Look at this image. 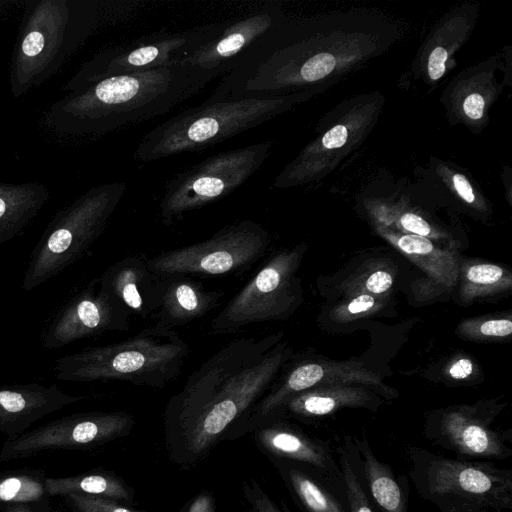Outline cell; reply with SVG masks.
Wrapping results in <instances>:
<instances>
[{
  "instance_id": "603a6c76",
  "label": "cell",
  "mask_w": 512,
  "mask_h": 512,
  "mask_svg": "<svg viewBox=\"0 0 512 512\" xmlns=\"http://www.w3.org/2000/svg\"><path fill=\"white\" fill-rule=\"evenodd\" d=\"M46 491L50 497H65L69 494L99 496L110 499L132 500L133 492L118 476L95 471L70 477H47Z\"/></svg>"
},
{
  "instance_id": "8fae6325",
  "label": "cell",
  "mask_w": 512,
  "mask_h": 512,
  "mask_svg": "<svg viewBox=\"0 0 512 512\" xmlns=\"http://www.w3.org/2000/svg\"><path fill=\"white\" fill-rule=\"evenodd\" d=\"M298 253L271 256L211 321L214 333H232L249 325L282 318L295 299L292 277Z\"/></svg>"
},
{
  "instance_id": "cb8c5ba5",
  "label": "cell",
  "mask_w": 512,
  "mask_h": 512,
  "mask_svg": "<svg viewBox=\"0 0 512 512\" xmlns=\"http://www.w3.org/2000/svg\"><path fill=\"white\" fill-rule=\"evenodd\" d=\"M343 474L350 512H376L369 493L359 450L352 437L345 436L335 448Z\"/></svg>"
},
{
  "instance_id": "4dcf8cb0",
  "label": "cell",
  "mask_w": 512,
  "mask_h": 512,
  "mask_svg": "<svg viewBox=\"0 0 512 512\" xmlns=\"http://www.w3.org/2000/svg\"><path fill=\"white\" fill-rule=\"evenodd\" d=\"M504 276L501 267L493 264H476L466 273L467 280L476 286H491L498 283Z\"/></svg>"
},
{
  "instance_id": "83f0119b",
  "label": "cell",
  "mask_w": 512,
  "mask_h": 512,
  "mask_svg": "<svg viewBox=\"0 0 512 512\" xmlns=\"http://www.w3.org/2000/svg\"><path fill=\"white\" fill-rule=\"evenodd\" d=\"M63 498L76 512H143L127 508L116 500L105 497L72 493Z\"/></svg>"
},
{
  "instance_id": "f1b7e54d",
  "label": "cell",
  "mask_w": 512,
  "mask_h": 512,
  "mask_svg": "<svg viewBox=\"0 0 512 512\" xmlns=\"http://www.w3.org/2000/svg\"><path fill=\"white\" fill-rule=\"evenodd\" d=\"M336 64L333 55L325 52L308 58L299 68L298 75L303 81L313 82L326 77Z\"/></svg>"
},
{
  "instance_id": "f35d334b",
  "label": "cell",
  "mask_w": 512,
  "mask_h": 512,
  "mask_svg": "<svg viewBox=\"0 0 512 512\" xmlns=\"http://www.w3.org/2000/svg\"><path fill=\"white\" fill-rule=\"evenodd\" d=\"M1 512H52L49 500L35 503L13 504L0 509Z\"/></svg>"
},
{
  "instance_id": "ab89813d",
  "label": "cell",
  "mask_w": 512,
  "mask_h": 512,
  "mask_svg": "<svg viewBox=\"0 0 512 512\" xmlns=\"http://www.w3.org/2000/svg\"><path fill=\"white\" fill-rule=\"evenodd\" d=\"M375 304V299L369 294H362L353 299L346 307L350 314H359L370 310Z\"/></svg>"
},
{
  "instance_id": "e575fe53",
  "label": "cell",
  "mask_w": 512,
  "mask_h": 512,
  "mask_svg": "<svg viewBox=\"0 0 512 512\" xmlns=\"http://www.w3.org/2000/svg\"><path fill=\"white\" fill-rule=\"evenodd\" d=\"M447 52L442 47H436L430 54L428 60V73L432 80H437L445 72Z\"/></svg>"
},
{
  "instance_id": "52a82bcc",
  "label": "cell",
  "mask_w": 512,
  "mask_h": 512,
  "mask_svg": "<svg viewBox=\"0 0 512 512\" xmlns=\"http://www.w3.org/2000/svg\"><path fill=\"white\" fill-rule=\"evenodd\" d=\"M125 182L94 186L60 209L31 252L21 288L32 291L77 262L104 231Z\"/></svg>"
},
{
  "instance_id": "5bb4252c",
  "label": "cell",
  "mask_w": 512,
  "mask_h": 512,
  "mask_svg": "<svg viewBox=\"0 0 512 512\" xmlns=\"http://www.w3.org/2000/svg\"><path fill=\"white\" fill-rule=\"evenodd\" d=\"M491 414L453 409L431 418L425 437L460 460H506L512 456L511 434L491 428Z\"/></svg>"
},
{
  "instance_id": "9c48e42d",
  "label": "cell",
  "mask_w": 512,
  "mask_h": 512,
  "mask_svg": "<svg viewBox=\"0 0 512 512\" xmlns=\"http://www.w3.org/2000/svg\"><path fill=\"white\" fill-rule=\"evenodd\" d=\"M270 142L212 155L179 173L165 186L160 201V217L169 225L186 213L216 202L240 187L264 163Z\"/></svg>"
},
{
  "instance_id": "e0dca14e",
  "label": "cell",
  "mask_w": 512,
  "mask_h": 512,
  "mask_svg": "<svg viewBox=\"0 0 512 512\" xmlns=\"http://www.w3.org/2000/svg\"><path fill=\"white\" fill-rule=\"evenodd\" d=\"M85 398L67 394L56 385H0V433L17 437L43 417Z\"/></svg>"
},
{
  "instance_id": "484cf974",
  "label": "cell",
  "mask_w": 512,
  "mask_h": 512,
  "mask_svg": "<svg viewBox=\"0 0 512 512\" xmlns=\"http://www.w3.org/2000/svg\"><path fill=\"white\" fill-rule=\"evenodd\" d=\"M44 473L36 470L7 471L0 474V509L23 503L49 500Z\"/></svg>"
},
{
  "instance_id": "74e56055",
  "label": "cell",
  "mask_w": 512,
  "mask_h": 512,
  "mask_svg": "<svg viewBox=\"0 0 512 512\" xmlns=\"http://www.w3.org/2000/svg\"><path fill=\"white\" fill-rule=\"evenodd\" d=\"M484 105L483 97L478 93H473L465 99L463 109L469 118L477 120L483 115Z\"/></svg>"
},
{
  "instance_id": "ba28073f",
  "label": "cell",
  "mask_w": 512,
  "mask_h": 512,
  "mask_svg": "<svg viewBox=\"0 0 512 512\" xmlns=\"http://www.w3.org/2000/svg\"><path fill=\"white\" fill-rule=\"evenodd\" d=\"M270 243L267 230L252 220L230 224L201 242L147 258L159 278L214 277L243 272L260 260Z\"/></svg>"
},
{
  "instance_id": "d6986e66",
  "label": "cell",
  "mask_w": 512,
  "mask_h": 512,
  "mask_svg": "<svg viewBox=\"0 0 512 512\" xmlns=\"http://www.w3.org/2000/svg\"><path fill=\"white\" fill-rule=\"evenodd\" d=\"M223 295L188 277L160 278L155 325L172 329L189 324L214 310Z\"/></svg>"
},
{
  "instance_id": "ffe728a7",
  "label": "cell",
  "mask_w": 512,
  "mask_h": 512,
  "mask_svg": "<svg viewBox=\"0 0 512 512\" xmlns=\"http://www.w3.org/2000/svg\"><path fill=\"white\" fill-rule=\"evenodd\" d=\"M279 472L297 505L304 512H350L346 489L306 465L278 460Z\"/></svg>"
},
{
  "instance_id": "8d00e7d4",
  "label": "cell",
  "mask_w": 512,
  "mask_h": 512,
  "mask_svg": "<svg viewBox=\"0 0 512 512\" xmlns=\"http://www.w3.org/2000/svg\"><path fill=\"white\" fill-rule=\"evenodd\" d=\"M347 137V128L344 125H336L323 136L322 144L328 149L339 148L346 143Z\"/></svg>"
},
{
  "instance_id": "2e32d148",
  "label": "cell",
  "mask_w": 512,
  "mask_h": 512,
  "mask_svg": "<svg viewBox=\"0 0 512 512\" xmlns=\"http://www.w3.org/2000/svg\"><path fill=\"white\" fill-rule=\"evenodd\" d=\"M256 442L271 456L306 465L345 486L343 474L329 442L273 419L255 432Z\"/></svg>"
},
{
  "instance_id": "4fadbf2b",
  "label": "cell",
  "mask_w": 512,
  "mask_h": 512,
  "mask_svg": "<svg viewBox=\"0 0 512 512\" xmlns=\"http://www.w3.org/2000/svg\"><path fill=\"white\" fill-rule=\"evenodd\" d=\"M131 315L99 283L91 280L50 317L40 341L44 349L62 348L72 342L110 332L127 331Z\"/></svg>"
},
{
  "instance_id": "7c38bea8",
  "label": "cell",
  "mask_w": 512,
  "mask_h": 512,
  "mask_svg": "<svg viewBox=\"0 0 512 512\" xmlns=\"http://www.w3.org/2000/svg\"><path fill=\"white\" fill-rule=\"evenodd\" d=\"M133 424L124 411L71 414L8 438L0 450V462L45 450L91 448L128 434Z\"/></svg>"
},
{
  "instance_id": "60d3db41",
  "label": "cell",
  "mask_w": 512,
  "mask_h": 512,
  "mask_svg": "<svg viewBox=\"0 0 512 512\" xmlns=\"http://www.w3.org/2000/svg\"><path fill=\"white\" fill-rule=\"evenodd\" d=\"M473 363L471 360L462 358L454 362L449 368V374L454 379H465L471 375Z\"/></svg>"
},
{
  "instance_id": "7402d4cb",
  "label": "cell",
  "mask_w": 512,
  "mask_h": 512,
  "mask_svg": "<svg viewBox=\"0 0 512 512\" xmlns=\"http://www.w3.org/2000/svg\"><path fill=\"white\" fill-rule=\"evenodd\" d=\"M40 182H0V245L21 233L49 199Z\"/></svg>"
},
{
  "instance_id": "1f68e13d",
  "label": "cell",
  "mask_w": 512,
  "mask_h": 512,
  "mask_svg": "<svg viewBox=\"0 0 512 512\" xmlns=\"http://www.w3.org/2000/svg\"><path fill=\"white\" fill-rule=\"evenodd\" d=\"M402 227L412 232L413 235L426 237L431 234V227L420 216L413 213H406L400 218Z\"/></svg>"
},
{
  "instance_id": "d6a6232c",
  "label": "cell",
  "mask_w": 512,
  "mask_h": 512,
  "mask_svg": "<svg viewBox=\"0 0 512 512\" xmlns=\"http://www.w3.org/2000/svg\"><path fill=\"white\" fill-rule=\"evenodd\" d=\"M393 284V277L386 271H375L366 280V289L374 294L386 292Z\"/></svg>"
},
{
  "instance_id": "8992f818",
  "label": "cell",
  "mask_w": 512,
  "mask_h": 512,
  "mask_svg": "<svg viewBox=\"0 0 512 512\" xmlns=\"http://www.w3.org/2000/svg\"><path fill=\"white\" fill-rule=\"evenodd\" d=\"M282 97L206 100L185 109L144 135L135 158L148 162L198 152L253 129L283 111Z\"/></svg>"
},
{
  "instance_id": "836d02e7",
  "label": "cell",
  "mask_w": 512,
  "mask_h": 512,
  "mask_svg": "<svg viewBox=\"0 0 512 512\" xmlns=\"http://www.w3.org/2000/svg\"><path fill=\"white\" fill-rule=\"evenodd\" d=\"M480 332L486 336L504 337L512 332V322L509 319H493L482 323Z\"/></svg>"
},
{
  "instance_id": "6da1fadb",
  "label": "cell",
  "mask_w": 512,
  "mask_h": 512,
  "mask_svg": "<svg viewBox=\"0 0 512 512\" xmlns=\"http://www.w3.org/2000/svg\"><path fill=\"white\" fill-rule=\"evenodd\" d=\"M288 355L282 333H274L234 339L203 362L165 408L167 439L179 461L202 459L229 428L244 423Z\"/></svg>"
},
{
  "instance_id": "5b68a950",
  "label": "cell",
  "mask_w": 512,
  "mask_h": 512,
  "mask_svg": "<svg viewBox=\"0 0 512 512\" xmlns=\"http://www.w3.org/2000/svg\"><path fill=\"white\" fill-rule=\"evenodd\" d=\"M408 478L440 512H512V470L405 444Z\"/></svg>"
},
{
  "instance_id": "9a60e30c",
  "label": "cell",
  "mask_w": 512,
  "mask_h": 512,
  "mask_svg": "<svg viewBox=\"0 0 512 512\" xmlns=\"http://www.w3.org/2000/svg\"><path fill=\"white\" fill-rule=\"evenodd\" d=\"M276 8L262 7L239 19L225 23L214 39L202 45L182 64L211 76H225L239 66L248 52L278 27Z\"/></svg>"
},
{
  "instance_id": "d4e9b609",
  "label": "cell",
  "mask_w": 512,
  "mask_h": 512,
  "mask_svg": "<svg viewBox=\"0 0 512 512\" xmlns=\"http://www.w3.org/2000/svg\"><path fill=\"white\" fill-rule=\"evenodd\" d=\"M368 398L365 395L349 391L336 392H303L291 398L283 407L280 415L288 411L301 417L326 416L340 407L367 406Z\"/></svg>"
},
{
  "instance_id": "b9f144b4",
  "label": "cell",
  "mask_w": 512,
  "mask_h": 512,
  "mask_svg": "<svg viewBox=\"0 0 512 512\" xmlns=\"http://www.w3.org/2000/svg\"><path fill=\"white\" fill-rule=\"evenodd\" d=\"M453 183L458 194L468 203H472L475 199L472 187L468 180L461 174L453 177Z\"/></svg>"
},
{
  "instance_id": "f546056e",
  "label": "cell",
  "mask_w": 512,
  "mask_h": 512,
  "mask_svg": "<svg viewBox=\"0 0 512 512\" xmlns=\"http://www.w3.org/2000/svg\"><path fill=\"white\" fill-rule=\"evenodd\" d=\"M244 496L251 507V512H289L278 505L254 481L244 484Z\"/></svg>"
},
{
  "instance_id": "3957f363",
  "label": "cell",
  "mask_w": 512,
  "mask_h": 512,
  "mask_svg": "<svg viewBox=\"0 0 512 512\" xmlns=\"http://www.w3.org/2000/svg\"><path fill=\"white\" fill-rule=\"evenodd\" d=\"M96 0H33L27 3L9 68L14 98L55 75L96 31Z\"/></svg>"
},
{
  "instance_id": "d590c367",
  "label": "cell",
  "mask_w": 512,
  "mask_h": 512,
  "mask_svg": "<svg viewBox=\"0 0 512 512\" xmlns=\"http://www.w3.org/2000/svg\"><path fill=\"white\" fill-rule=\"evenodd\" d=\"M181 512H215V501L212 493L202 491Z\"/></svg>"
},
{
  "instance_id": "ac0fdd59",
  "label": "cell",
  "mask_w": 512,
  "mask_h": 512,
  "mask_svg": "<svg viewBox=\"0 0 512 512\" xmlns=\"http://www.w3.org/2000/svg\"><path fill=\"white\" fill-rule=\"evenodd\" d=\"M100 285L131 316L153 318L159 297L160 278L154 275L142 257H126L109 266L98 277Z\"/></svg>"
},
{
  "instance_id": "44dd1931",
  "label": "cell",
  "mask_w": 512,
  "mask_h": 512,
  "mask_svg": "<svg viewBox=\"0 0 512 512\" xmlns=\"http://www.w3.org/2000/svg\"><path fill=\"white\" fill-rule=\"evenodd\" d=\"M361 455L369 493L376 512H408L409 478L396 476L392 467L380 461L368 439L353 438Z\"/></svg>"
},
{
  "instance_id": "277c9868",
  "label": "cell",
  "mask_w": 512,
  "mask_h": 512,
  "mask_svg": "<svg viewBox=\"0 0 512 512\" xmlns=\"http://www.w3.org/2000/svg\"><path fill=\"white\" fill-rule=\"evenodd\" d=\"M189 353L176 331L154 325L120 342L64 355L54 362L53 374L61 381L162 388L181 374Z\"/></svg>"
},
{
  "instance_id": "4316f807",
  "label": "cell",
  "mask_w": 512,
  "mask_h": 512,
  "mask_svg": "<svg viewBox=\"0 0 512 512\" xmlns=\"http://www.w3.org/2000/svg\"><path fill=\"white\" fill-rule=\"evenodd\" d=\"M395 242L403 252L422 264L436 279L446 285L454 282L456 276L452 260L448 254L437 250L428 239L410 234L398 237Z\"/></svg>"
},
{
  "instance_id": "30bf717a",
  "label": "cell",
  "mask_w": 512,
  "mask_h": 512,
  "mask_svg": "<svg viewBox=\"0 0 512 512\" xmlns=\"http://www.w3.org/2000/svg\"><path fill=\"white\" fill-rule=\"evenodd\" d=\"M224 25L208 24L105 49L86 61L63 89L71 92L112 76L180 65L194 51L218 36Z\"/></svg>"
},
{
  "instance_id": "7a4b0ae2",
  "label": "cell",
  "mask_w": 512,
  "mask_h": 512,
  "mask_svg": "<svg viewBox=\"0 0 512 512\" xmlns=\"http://www.w3.org/2000/svg\"><path fill=\"white\" fill-rule=\"evenodd\" d=\"M211 76L180 64L105 78L55 101L43 123L66 135H98L162 116L198 94Z\"/></svg>"
}]
</instances>
